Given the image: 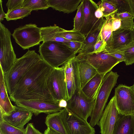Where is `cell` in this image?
<instances>
[{"label": "cell", "instance_id": "obj_14", "mask_svg": "<svg viewBox=\"0 0 134 134\" xmlns=\"http://www.w3.org/2000/svg\"><path fill=\"white\" fill-rule=\"evenodd\" d=\"M59 101L32 100H21L15 103L17 106L25 108L37 116L42 113L48 115L60 111L63 108L59 107Z\"/></svg>", "mask_w": 134, "mask_h": 134}, {"label": "cell", "instance_id": "obj_15", "mask_svg": "<svg viewBox=\"0 0 134 134\" xmlns=\"http://www.w3.org/2000/svg\"><path fill=\"white\" fill-rule=\"evenodd\" d=\"M119 114L114 96L104 109L99 120L101 134H113Z\"/></svg>", "mask_w": 134, "mask_h": 134}, {"label": "cell", "instance_id": "obj_42", "mask_svg": "<svg viewBox=\"0 0 134 134\" xmlns=\"http://www.w3.org/2000/svg\"><path fill=\"white\" fill-rule=\"evenodd\" d=\"M0 21H2L4 19L6 16V14L4 12L2 7V1L0 0Z\"/></svg>", "mask_w": 134, "mask_h": 134}, {"label": "cell", "instance_id": "obj_27", "mask_svg": "<svg viewBox=\"0 0 134 134\" xmlns=\"http://www.w3.org/2000/svg\"><path fill=\"white\" fill-rule=\"evenodd\" d=\"M114 17L120 19L121 21V28L133 30L134 27V17L128 12L116 14Z\"/></svg>", "mask_w": 134, "mask_h": 134}, {"label": "cell", "instance_id": "obj_37", "mask_svg": "<svg viewBox=\"0 0 134 134\" xmlns=\"http://www.w3.org/2000/svg\"><path fill=\"white\" fill-rule=\"evenodd\" d=\"M24 0H9L6 4L8 8L7 13L23 7Z\"/></svg>", "mask_w": 134, "mask_h": 134}, {"label": "cell", "instance_id": "obj_31", "mask_svg": "<svg viewBox=\"0 0 134 134\" xmlns=\"http://www.w3.org/2000/svg\"><path fill=\"white\" fill-rule=\"evenodd\" d=\"M61 36L71 41L83 43L85 41V36L80 31L72 29L66 30L60 34Z\"/></svg>", "mask_w": 134, "mask_h": 134}, {"label": "cell", "instance_id": "obj_44", "mask_svg": "<svg viewBox=\"0 0 134 134\" xmlns=\"http://www.w3.org/2000/svg\"><path fill=\"white\" fill-rule=\"evenodd\" d=\"M43 134H60L59 133L53 130L47 128V129L44 132Z\"/></svg>", "mask_w": 134, "mask_h": 134}, {"label": "cell", "instance_id": "obj_10", "mask_svg": "<svg viewBox=\"0 0 134 134\" xmlns=\"http://www.w3.org/2000/svg\"><path fill=\"white\" fill-rule=\"evenodd\" d=\"M114 96L119 114L134 116V90L132 86L119 84L115 88Z\"/></svg>", "mask_w": 134, "mask_h": 134}, {"label": "cell", "instance_id": "obj_28", "mask_svg": "<svg viewBox=\"0 0 134 134\" xmlns=\"http://www.w3.org/2000/svg\"><path fill=\"white\" fill-rule=\"evenodd\" d=\"M22 7L27 8L32 11L46 10L49 7L48 0H24Z\"/></svg>", "mask_w": 134, "mask_h": 134}, {"label": "cell", "instance_id": "obj_25", "mask_svg": "<svg viewBox=\"0 0 134 134\" xmlns=\"http://www.w3.org/2000/svg\"><path fill=\"white\" fill-rule=\"evenodd\" d=\"M60 111L48 115L46 118L45 123L47 128L60 134H66Z\"/></svg>", "mask_w": 134, "mask_h": 134}, {"label": "cell", "instance_id": "obj_26", "mask_svg": "<svg viewBox=\"0 0 134 134\" xmlns=\"http://www.w3.org/2000/svg\"><path fill=\"white\" fill-rule=\"evenodd\" d=\"M114 14L105 18V21L100 32L101 38L106 43V48L110 47L112 33V24Z\"/></svg>", "mask_w": 134, "mask_h": 134}, {"label": "cell", "instance_id": "obj_17", "mask_svg": "<svg viewBox=\"0 0 134 134\" xmlns=\"http://www.w3.org/2000/svg\"><path fill=\"white\" fill-rule=\"evenodd\" d=\"M133 41V30L120 28L112 32L110 47L106 49L121 51Z\"/></svg>", "mask_w": 134, "mask_h": 134}, {"label": "cell", "instance_id": "obj_13", "mask_svg": "<svg viewBox=\"0 0 134 134\" xmlns=\"http://www.w3.org/2000/svg\"><path fill=\"white\" fill-rule=\"evenodd\" d=\"M69 100L75 91H81L79 72V62L76 55L69 60L63 65Z\"/></svg>", "mask_w": 134, "mask_h": 134}, {"label": "cell", "instance_id": "obj_23", "mask_svg": "<svg viewBox=\"0 0 134 134\" xmlns=\"http://www.w3.org/2000/svg\"><path fill=\"white\" fill-rule=\"evenodd\" d=\"M78 60L79 75L82 90L86 84L98 73L96 69L86 61Z\"/></svg>", "mask_w": 134, "mask_h": 134}, {"label": "cell", "instance_id": "obj_12", "mask_svg": "<svg viewBox=\"0 0 134 134\" xmlns=\"http://www.w3.org/2000/svg\"><path fill=\"white\" fill-rule=\"evenodd\" d=\"M83 23L80 32L85 37L104 24L106 18L99 19L95 16V12L99 8L97 3L92 0H83Z\"/></svg>", "mask_w": 134, "mask_h": 134}, {"label": "cell", "instance_id": "obj_19", "mask_svg": "<svg viewBox=\"0 0 134 134\" xmlns=\"http://www.w3.org/2000/svg\"><path fill=\"white\" fill-rule=\"evenodd\" d=\"M41 28L42 41H51L65 42L71 41L62 37L60 34L66 30L56 25L50 26Z\"/></svg>", "mask_w": 134, "mask_h": 134}, {"label": "cell", "instance_id": "obj_34", "mask_svg": "<svg viewBox=\"0 0 134 134\" xmlns=\"http://www.w3.org/2000/svg\"><path fill=\"white\" fill-rule=\"evenodd\" d=\"M121 51L124 54L125 62L126 65L134 63V41H133Z\"/></svg>", "mask_w": 134, "mask_h": 134}, {"label": "cell", "instance_id": "obj_3", "mask_svg": "<svg viewBox=\"0 0 134 134\" xmlns=\"http://www.w3.org/2000/svg\"><path fill=\"white\" fill-rule=\"evenodd\" d=\"M38 52L43 60L53 68L59 67L76 56L63 42L54 41L43 42Z\"/></svg>", "mask_w": 134, "mask_h": 134}, {"label": "cell", "instance_id": "obj_43", "mask_svg": "<svg viewBox=\"0 0 134 134\" xmlns=\"http://www.w3.org/2000/svg\"><path fill=\"white\" fill-rule=\"evenodd\" d=\"M130 14L134 17V0H128Z\"/></svg>", "mask_w": 134, "mask_h": 134}, {"label": "cell", "instance_id": "obj_7", "mask_svg": "<svg viewBox=\"0 0 134 134\" xmlns=\"http://www.w3.org/2000/svg\"><path fill=\"white\" fill-rule=\"evenodd\" d=\"M9 30L0 22V64L4 73L8 71L16 59Z\"/></svg>", "mask_w": 134, "mask_h": 134}, {"label": "cell", "instance_id": "obj_21", "mask_svg": "<svg viewBox=\"0 0 134 134\" xmlns=\"http://www.w3.org/2000/svg\"><path fill=\"white\" fill-rule=\"evenodd\" d=\"M82 0H48L49 7L64 13L69 14L75 11Z\"/></svg>", "mask_w": 134, "mask_h": 134}, {"label": "cell", "instance_id": "obj_5", "mask_svg": "<svg viewBox=\"0 0 134 134\" xmlns=\"http://www.w3.org/2000/svg\"><path fill=\"white\" fill-rule=\"evenodd\" d=\"M76 57L79 60H85L88 63L96 69L98 73L104 75L120 62L111 55L106 49L97 54L79 53Z\"/></svg>", "mask_w": 134, "mask_h": 134}, {"label": "cell", "instance_id": "obj_47", "mask_svg": "<svg viewBox=\"0 0 134 134\" xmlns=\"http://www.w3.org/2000/svg\"><path fill=\"white\" fill-rule=\"evenodd\" d=\"M132 86V87L133 88V89L134 90V83L133 85Z\"/></svg>", "mask_w": 134, "mask_h": 134}, {"label": "cell", "instance_id": "obj_32", "mask_svg": "<svg viewBox=\"0 0 134 134\" xmlns=\"http://www.w3.org/2000/svg\"><path fill=\"white\" fill-rule=\"evenodd\" d=\"M25 129L15 127L4 121L0 122V134H25Z\"/></svg>", "mask_w": 134, "mask_h": 134}, {"label": "cell", "instance_id": "obj_45", "mask_svg": "<svg viewBox=\"0 0 134 134\" xmlns=\"http://www.w3.org/2000/svg\"><path fill=\"white\" fill-rule=\"evenodd\" d=\"M59 107L63 108H66L67 106V101L64 99H62L59 101Z\"/></svg>", "mask_w": 134, "mask_h": 134}, {"label": "cell", "instance_id": "obj_46", "mask_svg": "<svg viewBox=\"0 0 134 134\" xmlns=\"http://www.w3.org/2000/svg\"><path fill=\"white\" fill-rule=\"evenodd\" d=\"M133 40L134 41V27L133 30Z\"/></svg>", "mask_w": 134, "mask_h": 134}, {"label": "cell", "instance_id": "obj_36", "mask_svg": "<svg viewBox=\"0 0 134 134\" xmlns=\"http://www.w3.org/2000/svg\"><path fill=\"white\" fill-rule=\"evenodd\" d=\"M63 43L72 53L76 54L81 49L83 43L70 41Z\"/></svg>", "mask_w": 134, "mask_h": 134}, {"label": "cell", "instance_id": "obj_30", "mask_svg": "<svg viewBox=\"0 0 134 134\" xmlns=\"http://www.w3.org/2000/svg\"><path fill=\"white\" fill-rule=\"evenodd\" d=\"M97 4L102 12L103 17L105 18L115 14L117 12V9L109 0H102Z\"/></svg>", "mask_w": 134, "mask_h": 134}, {"label": "cell", "instance_id": "obj_33", "mask_svg": "<svg viewBox=\"0 0 134 134\" xmlns=\"http://www.w3.org/2000/svg\"><path fill=\"white\" fill-rule=\"evenodd\" d=\"M76 15L74 18V28L73 29L80 31L83 23V0L77 8Z\"/></svg>", "mask_w": 134, "mask_h": 134}, {"label": "cell", "instance_id": "obj_9", "mask_svg": "<svg viewBox=\"0 0 134 134\" xmlns=\"http://www.w3.org/2000/svg\"><path fill=\"white\" fill-rule=\"evenodd\" d=\"M47 87L51 95L55 100H69L64 71L62 66L53 68L48 79Z\"/></svg>", "mask_w": 134, "mask_h": 134}, {"label": "cell", "instance_id": "obj_2", "mask_svg": "<svg viewBox=\"0 0 134 134\" xmlns=\"http://www.w3.org/2000/svg\"><path fill=\"white\" fill-rule=\"evenodd\" d=\"M42 59L35 50H28L22 57L16 59L9 70L4 74L9 96L12 95L16 86L25 74Z\"/></svg>", "mask_w": 134, "mask_h": 134}, {"label": "cell", "instance_id": "obj_38", "mask_svg": "<svg viewBox=\"0 0 134 134\" xmlns=\"http://www.w3.org/2000/svg\"><path fill=\"white\" fill-rule=\"evenodd\" d=\"M106 42L100 37L94 46L93 53L97 54L101 52L106 49Z\"/></svg>", "mask_w": 134, "mask_h": 134}, {"label": "cell", "instance_id": "obj_6", "mask_svg": "<svg viewBox=\"0 0 134 134\" xmlns=\"http://www.w3.org/2000/svg\"><path fill=\"white\" fill-rule=\"evenodd\" d=\"M16 42L24 50L39 44L42 41L41 28L29 24L14 30L12 35Z\"/></svg>", "mask_w": 134, "mask_h": 134}, {"label": "cell", "instance_id": "obj_35", "mask_svg": "<svg viewBox=\"0 0 134 134\" xmlns=\"http://www.w3.org/2000/svg\"><path fill=\"white\" fill-rule=\"evenodd\" d=\"M109 1L117 9V11L116 14L125 12H128L130 13L128 0H111Z\"/></svg>", "mask_w": 134, "mask_h": 134}, {"label": "cell", "instance_id": "obj_1", "mask_svg": "<svg viewBox=\"0 0 134 134\" xmlns=\"http://www.w3.org/2000/svg\"><path fill=\"white\" fill-rule=\"evenodd\" d=\"M53 68L42 59L24 75L9 97L17 101L32 100H57L51 95L47 87L48 77Z\"/></svg>", "mask_w": 134, "mask_h": 134}, {"label": "cell", "instance_id": "obj_8", "mask_svg": "<svg viewBox=\"0 0 134 134\" xmlns=\"http://www.w3.org/2000/svg\"><path fill=\"white\" fill-rule=\"evenodd\" d=\"M66 134H95V131L87 121L73 113L66 108L60 111Z\"/></svg>", "mask_w": 134, "mask_h": 134}, {"label": "cell", "instance_id": "obj_29", "mask_svg": "<svg viewBox=\"0 0 134 134\" xmlns=\"http://www.w3.org/2000/svg\"><path fill=\"white\" fill-rule=\"evenodd\" d=\"M32 11L27 8L22 7L7 13L5 18L7 21L23 19L29 15Z\"/></svg>", "mask_w": 134, "mask_h": 134}, {"label": "cell", "instance_id": "obj_24", "mask_svg": "<svg viewBox=\"0 0 134 134\" xmlns=\"http://www.w3.org/2000/svg\"><path fill=\"white\" fill-rule=\"evenodd\" d=\"M103 26L85 37V41L83 43L79 53L87 54L93 52L94 46L100 37V32Z\"/></svg>", "mask_w": 134, "mask_h": 134}, {"label": "cell", "instance_id": "obj_16", "mask_svg": "<svg viewBox=\"0 0 134 134\" xmlns=\"http://www.w3.org/2000/svg\"><path fill=\"white\" fill-rule=\"evenodd\" d=\"M33 113L26 109L15 106L14 110L8 115L3 117L4 120L13 126L21 129L30 120Z\"/></svg>", "mask_w": 134, "mask_h": 134}, {"label": "cell", "instance_id": "obj_22", "mask_svg": "<svg viewBox=\"0 0 134 134\" xmlns=\"http://www.w3.org/2000/svg\"><path fill=\"white\" fill-rule=\"evenodd\" d=\"M104 75L97 73L86 84L82 90L86 96L95 100Z\"/></svg>", "mask_w": 134, "mask_h": 134}, {"label": "cell", "instance_id": "obj_40", "mask_svg": "<svg viewBox=\"0 0 134 134\" xmlns=\"http://www.w3.org/2000/svg\"><path fill=\"white\" fill-rule=\"evenodd\" d=\"M25 129V134H43L36 129L32 123L28 124Z\"/></svg>", "mask_w": 134, "mask_h": 134}, {"label": "cell", "instance_id": "obj_41", "mask_svg": "<svg viewBox=\"0 0 134 134\" xmlns=\"http://www.w3.org/2000/svg\"><path fill=\"white\" fill-rule=\"evenodd\" d=\"M114 16L112 24L113 31L121 28V21L120 19L118 18L115 17Z\"/></svg>", "mask_w": 134, "mask_h": 134}, {"label": "cell", "instance_id": "obj_20", "mask_svg": "<svg viewBox=\"0 0 134 134\" xmlns=\"http://www.w3.org/2000/svg\"><path fill=\"white\" fill-rule=\"evenodd\" d=\"M113 134H134V116L119 114Z\"/></svg>", "mask_w": 134, "mask_h": 134}, {"label": "cell", "instance_id": "obj_4", "mask_svg": "<svg viewBox=\"0 0 134 134\" xmlns=\"http://www.w3.org/2000/svg\"><path fill=\"white\" fill-rule=\"evenodd\" d=\"M119 76L117 72L111 71L104 77L90 116V124L93 127L99 126V121L104 110L113 88L115 85Z\"/></svg>", "mask_w": 134, "mask_h": 134}, {"label": "cell", "instance_id": "obj_39", "mask_svg": "<svg viewBox=\"0 0 134 134\" xmlns=\"http://www.w3.org/2000/svg\"><path fill=\"white\" fill-rule=\"evenodd\" d=\"M106 49L111 55L118 59L120 62L124 61V55L121 51H117L109 48Z\"/></svg>", "mask_w": 134, "mask_h": 134}, {"label": "cell", "instance_id": "obj_11", "mask_svg": "<svg viewBox=\"0 0 134 134\" xmlns=\"http://www.w3.org/2000/svg\"><path fill=\"white\" fill-rule=\"evenodd\" d=\"M95 100L86 96L81 91H75L67 101L66 108L81 118L87 121L90 116Z\"/></svg>", "mask_w": 134, "mask_h": 134}, {"label": "cell", "instance_id": "obj_18", "mask_svg": "<svg viewBox=\"0 0 134 134\" xmlns=\"http://www.w3.org/2000/svg\"><path fill=\"white\" fill-rule=\"evenodd\" d=\"M4 73L0 68V121L3 120L4 116L9 115L15 108L10 102L6 87Z\"/></svg>", "mask_w": 134, "mask_h": 134}]
</instances>
